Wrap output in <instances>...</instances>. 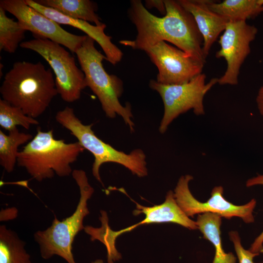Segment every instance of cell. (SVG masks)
Segmentation results:
<instances>
[{
    "label": "cell",
    "instance_id": "1",
    "mask_svg": "<svg viewBox=\"0 0 263 263\" xmlns=\"http://www.w3.org/2000/svg\"><path fill=\"white\" fill-rule=\"evenodd\" d=\"M166 13L157 17L145 8L140 0H132L128 13L135 25L134 40L119 43L134 50L145 49L161 41H168L188 55L205 63L203 38L192 15L178 2L164 0Z\"/></svg>",
    "mask_w": 263,
    "mask_h": 263
},
{
    "label": "cell",
    "instance_id": "2",
    "mask_svg": "<svg viewBox=\"0 0 263 263\" xmlns=\"http://www.w3.org/2000/svg\"><path fill=\"white\" fill-rule=\"evenodd\" d=\"M2 99L36 118L58 94L51 68L40 62H15L4 76L0 87Z\"/></svg>",
    "mask_w": 263,
    "mask_h": 263
},
{
    "label": "cell",
    "instance_id": "3",
    "mask_svg": "<svg viewBox=\"0 0 263 263\" xmlns=\"http://www.w3.org/2000/svg\"><path fill=\"white\" fill-rule=\"evenodd\" d=\"M84 150L78 141L67 143L56 139L53 130L44 132L38 128L33 138L19 150L17 164L39 182L55 174L68 176L73 172L71 164Z\"/></svg>",
    "mask_w": 263,
    "mask_h": 263
},
{
    "label": "cell",
    "instance_id": "4",
    "mask_svg": "<svg viewBox=\"0 0 263 263\" xmlns=\"http://www.w3.org/2000/svg\"><path fill=\"white\" fill-rule=\"evenodd\" d=\"M94 42L87 36L75 53L85 75L86 86L96 95L107 117L121 116L131 132H134L131 106L129 103L123 106L119 101L123 92V82L116 75H109L105 71L102 61L106 60V57L95 48Z\"/></svg>",
    "mask_w": 263,
    "mask_h": 263
},
{
    "label": "cell",
    "instance_id": "5",
    "mask_svg": "<svg viewBox=\"0 0 263 263\" xmlns=\"http://www.w3.org/2000/svg\"><path fill=\"white\" fill-rule=\"evenodd\" d=\"M72 175L80 192L78 204L74 212L69 217L59 221L55 217L52 225L44 230H38L34 235L44 259L57 255L68 263H76L72 253L73 243L77 233L84 229L83 220L90 212L87 202L94 189L90 185L85 171L74 169Z\"/></svg>",
    "mask_w": 263,
    "mask_h": 263
},
{
    "label": "cell",
    "instance_id": "6",
    "mask_svg": "<svg viewBox=\"0 0 263 263\" xmlns=\"http://www.w3.org/2000/svg\"><path fill=\"white\" fill-rule=\"evenodd\" d=\"M55 118L70 131L85 150L93 155L92 173L102 185L99 170L101 165L106 163L121 165L139 177L148 175L146 156L142 150L135 149L130 153L116 150L98 138L92 130L93 124H84L75 114L74 109L70 107L57 112Z\"/></svg>",
    "mask_w": 263,
    "mask_h": 263
},
{
    "label": "cell",
    "instance_id": "7",
    "mask_svg": "<svg viewBox=\"0 0 263 263\" xmlns=\"http://www.w3.org/2000/svg\"><path fill=\"white\" fill-rule=\"evenodd\" d=\"M206 75L202 73L181 84L164 85L153 79L150 81V87L159 94L164 104V114L159 127L161 133H165L180 115L190 110L196 115L205 114L204 97L218 81V78H213L206 83Z\"/></svg>",
    "mask_w": 263,
    "mask_h": 263
},
{
    "label": "cell",
    "instance_id": "8",
    "mask_svg": "<svg viewBox=\"0 0 263 263\" xmlns=\"http://www.w3.org/2000/svg\"><path fill=\"white\" fill-rule=\"evenodd\" d=\"M20 47L32 50L49 64L55 75L56 86L62 99L67 102L78 100L86 86L85 75L75 58L61 45L51 40L35 38L23 41Z\"/></svg>",
    "mask_w": 263,
    "mask_h": 263
},
{
    "label": "cell",
    "instance_id": "9",
    "mask_svg": "<svg viewBox=\"0 0 263 263\" xmlns=\"http://www.w3.org/2000/svg\"><path fill=\"white\" fill-rule=\"evenodd\" d=\"M193 178L189 174L182 176L173 192L177 204L187 216L193 217L197 214L208 212L227 219L237 217L246 223L254 222L253 212L256 205L255 199H252L244 205H235L224 197L223 188L216 186L212 189L211 197L207 201L200 202L193 196L189 188V183Z\"/></svg>",
    "mask_w": 263,
    "mask_h": 263
},
{
    "label": "cell",
    "instance_id": "10",
    "mask_svg": "<svg viewBox=\"0 0 263 263\" xmlns=\"http://www.w3.org/2000/svg\"><path fill=\"white\" fill-rule=\"evenodd\" d=\"M0 7L14 16L21 27L35 38L51 40L75 53L87 36H79L65 30L60 24L28 5L25 0H0Z\"/></svg>",
    "mask_w": 263,
    "mask_h": 263
},
{
    "label": "cell",
    "instance_id": "11",
    "mask_svg": "<svg viewBox=\"0 0 263 263\" xmlns=\"http://www.w3.org/2000/svg\"><path fill=\"white\" fill-rule=\"evenodd\" d=\"M257 28L246 21H229L220 36V49L216 58H224L227 64L224 75L218 78L221 85H236L238 84L240 70L250 53V44L255 39Z\"/></svg>",
    "mask_w": 263,
    "mask_h": 263
},
{
    "label": "cell",
    "instance_id": "12",
    "mask_svg": "<svg viewBox=\"0 0 263 263\" xmlns=\"http://www.w3.org/2000/svg\"><path fill=\"white\" fill-rule=\"evenodd\" d=\"M144 52L156 66V81L164 85L187 83L202 73L205 63L166 41L148 47Z\"/></svg>",
    "mask_w": 263,
    "mask_h": 263
},
{
    "label": "cell",
    "instance_id": "13",
    "mask_svg": "<svg viewBox=\"0 0 263 263\" xmlns=\"http://www.w3.org/2000/svg\"><path fill=\"white\" fill-rule=\"evenodd\" d=\"M25 1L28 5L57 23L71 26L84 32L100 46L105 53L106 60L112 64L114 65L121 60L123 53L112 42V37L105 34V24L100 26L93 25L87 21L65 16L52 8L38 3L34 0H25Z\"/></svg>",
    "mask_w": 263,
    "mask_h": 263
},
{
    "label": "cell",
    "instance_id": "14",
    "mask_svg": "<svg viewBox=\"0 0 263 263\" xmlns=\"http://www.w3.org/2000/svg\"><path fill=\"white\" fill-rule=\"evenodd\" d=\"M193 16L203 38V52L206 58L213 43L225 30L229 20L212 11L208 0H178Z\"/></svg>",
    "mask_w": 263,
    "mask_h": 263
},
{
    "label": "cell",
    "instance_id": "15",
    "mask_svg": "<svg viewBox=\"0 0 263 263\" xmlns=\"http://www.w3.org/2000/svg\"><path fill=\"white\" fill-rule=\"evenodd\" d=\"M134 203L136 204V208L133 211V214L137 215L143 213L146 216L145 218L143 221L134 225L119 230L120 234L130 231L141 225L152 223H173L189 229H198L196 221L187 216L178 206L172 190L167 192L165 201L159 205L148 207L135 202Z\"/></svg>",
    "mask_w": 263,
    "mask_h": 263
},
{
    "label": "cell",
    "instance_id": "16",
    "mask_svg": "<svg viewBox=\"0 0 263 263\" xmlns=\"http://www.w3.org/2000/svg\"><path fill=\"white\" fill-rule=\"evenodd\" d=\"M38 3L52 8L68 17L93 22L100 26L103 23L96 13L97 4L90 0H36Z\"/></svg>",
    "mask_w": 263,
    "mask_h": 263
},
{
    "label": "cell",
    "instance_id": "17",
    "mask_svg": "<svg viewBox=\"0 0 263 263\" xmlns=\"http://www.w3.org/2000/svg\"><path fill=\"white\" fill-rule=\"evenodd\" d=\"M222 218L216 214L207 212L199 214L196 223L204 238L210 242L214 247L212 263H236L234 255L231 252L226 253L222 247L220 230Z\"/></svg>",
    "mask_w": 263,
    "mask_h": 263
},
{
    "label": "cell",
    "instance_id": "18",
    "mask_svg": "<svg viewBox=\"0 0 263 263\" xmlns=\"http://www.w3.org/2000/svg\"><path fill=\"white\" fill-rule=\"evenodd\" d=\"M209 8L229 21H246L263 13V5L258 0H208Z\"/></svg>",
    "mask_w": 263,
    "mask_h": 263
},
{
    "label": "cell",
    "instance_id": "19",
    "mask_svg": "<svg viewBox=\"0 0 263 263\" xmlns=\"http://www.w3.org/2000/svg\"><path fill=\"white\" fill-rule=\"evenodd\" d=\"M34 136L19 132L17 128L5 134L0 130V165L8 173L12 172L17 163L19 147L27 144Z\"/></svg>",
    "mask_w": 263,
    "mask_h": 263
},
{
    "label": "cell",
    "instance_id": "20",
    "mask_svg": "<svg viewBox=\"0 0 263 263\" xmlns=\"http://www.w3.org/2000/svg\"><path fill=\"white\" fill-rule=\"evenodd\" d=\"M25 243L5 225L0 226V263H32Z\"/></svg>",
    "mask_w": 263,
    "mask_h": 263
},
{
    "label": "cell",
    "instance_id": "21",
    "mask_svg": "<svg viewBox=\"0 0 263 263\" xmlns=\"http://www.w3.org/2000/svg\"><path fill=\"white\" fill-rule=\"evenodd\" d=\"M6 12L0 7V50L12 54L23 42L26 31L18 21L8 17Z\"/></svg>",
    "mask_w": 263,
    "mask_h": 263
},
{
    "label": "cell",
    "instance_id": "22",
    "mask_svg": "<svg viewBox=\"0 0 263 263\" xmlns=\"http://www.w3.org/2000/svg\"><path fill=\"white\" fill-rule=\"evenodd\" d=\"M36 119L25 114L20 109L0 99V126L9 132L20 126L28 130L32 125H37Z\"/></svg>",
    "mask_w": 263,
    "mask_h": 263
},
{
    "label": "cell",
    "instance_id": "23",
    "mask_svg": "<svg viewBox=\"0 0 263 263\" xmlns=\"http://www.w3.org/2000/svg\"><path fill=\"white\" fill-rule=\"evenodd\" d=\"M229 239L233 243L239 263H253V259L259 255L253 253L249 249H245L241 244L239 233L236 231H231L229 233Z\"/></svg>",
    "mask_w": 263,
    "mask_h": 263
},
{
    "label": "cell",
    "instance_id": "24",
    "mask_svg": "<svg viewBox=\"0 0 263 263\" xmlns=\"http://www.w3.org/2000/svg\"><path fill=\"white\" fill-rule=\"evenodd\" d=\"M246 187H251L256 185H263V174L250 178L247 180ZM249 250L253 253H263V230L260 234L256 237L252 244Z\"/></svg>",
    "mask_w": 263,
    "mask_h": 263
},
{
    "label": "cell",
    "instance_id": "25",
    "mask_svg": "<svg viewBox=\"0 0 263 263\" xmlns=\"http://www.w3.org/2000/svg\"><path fill=\"white\" fill-rule=\"evenodd\" d=\"M144 6L147 9L155 8L164 16L166 13V9L164 0H147Z\"/></svg>",
    "mask_w": 263,
    "mask_h": 263
},
{
    "label": "cell",
    "instance_id": "26",
    "mask_svg": "<svg viewBox=\"0 0 263 263\" xmlns=\"http://www.w3.org/2000/svg\"><path fill=\"white\" fill-rule=\"evenodd\" d=\"M256 101L259 112L263 117V86L258 91Z\"/></svg>",
    "mask_w": 263,
    "mask_h": 263
},
{
    "label": "cell",
    "instance_id": "27",
    "mask_svg": "<svg viewBox=\"0 0 263 263\" xmlns=\"http://www.w3.org/2000/svg\"><path fill=\"white\" fill-rule=\"evenodd\" d=\"M92 263H104L103 261L101 260H97L94 262H93Z\"/></svg>",
    "mask_w": 263,
    "mask_h": 263
},
{
    "label": "cell",
    "instance_id": "28",
    "mask_svg": "<svg viewBox=\"0 0 263 263\" xmlns=\"http://www.w3.org/2000/svg\"><path fill=\"white\" fill-rule=\"evenodd\" d=\"M258 2L261 5H263V0H258Z\"/></svg>",
    "mask_w": 263,
    "mask_h": 263
}]
</instances>
